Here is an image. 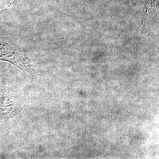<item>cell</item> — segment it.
<instances>
[{
  "label": "cell",
  "instance_id": "4",
  "mask_svg": "<svg viewBox=\"0 0 159 159\" xmlns=\"http://www.w3.org/2000/svg\"><path fill=\"white\" fill-rule=\"evenodd\" d=\"M3 43H2V42L0 41V48H1V47H2V46L4 45V44Z\"/></svg>",
  "mask_w": 159,
  "mask_h": 159
},
{
  "label": "cell",
  "instance_id": "3",
  "mask_svg": "<svg viewBox=\"0 0 159 159\" xmlns=\"http://www.w3.org/2000/svg\"><path fill=\"white\" fill-rule=\"evenodd\" d=\"M21 0H7L6 9H9L15 8Z\"/></svg>",
  "mask_w": 159,
  "mask_h": 159
},
{
  "label": "cell",
  "instance_id": "2",
  "mask_svg": "<svg viewBox=\"0 0 159 159\" xmlns=\"http://www.w3.org/2000/svg\"><path fill=\"white\" fill-rule=\"evenodd\" d=\"M159 0H145L143 11L145 14H150L158 9Z\"/></svg>",
  "mask_w": 159,
  "mask_h": 159
},
{
  "label": "cell",
  "instance_id": "1",
  "mask_svg": "<svg viewBox=\"0 0 159 159\" xmlns=\"http://www.w3.org/2000/svg\"><path fill=\"white\" fill-rule=\"evenodd\" d=\"M1 60L11 63L24 72L31 73L34 70L31 57L25 51H15L11 56L2 57Z\"/></svg>",
  "mask_w": 159,
  "mask_h": 159
}]
</instances>
